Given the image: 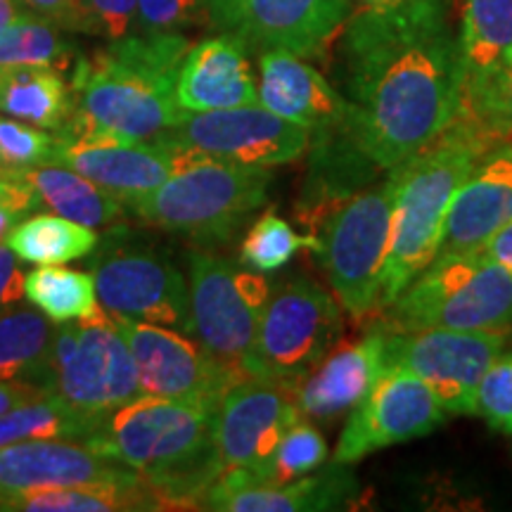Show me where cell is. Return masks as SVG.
Returning <instances> with one entry per match:
<instances>
[{
    "label": "cell",
    "mask_w": 512,
    "mask_h": 512,
    "mask_svg": "<svg viewBox=\"0 0 512 512\" xmlns=\"http://www.w3.org/2000/svg\"><path fill=\"white\" fill-rule=\"evenodd\" d=\"M380 313L394 332H505L512 328V273L486 249L439 254Z\"/></svg>",
    "instance_id": "cell-5"
},
{
    "label": "cell",
    "mask_w": 512,
    "mask_h": 512,
    "mask_svg": "<svg viewBox=\"0 0 512 512\" xmlns=\"http://www.w3.org/2000/svg\"><path fill=\"white\" fill-rule=\"evenodd\" d=\"M53 332L50 320L31 309L0 313V382H27L46 392Z\"/></svg>",
    "instance_id": "cell-29"
},
{
    "label": "cell",
    "mask_w": 512,
    "mask_h": 512,
    "mask_svg": "<svg viewBox=\"0 0 512 512\" xmlns=\"http://www.w3.org/2000/svg\"><path fill=\"white\" fill-rule=\"evenodd\" d=\"M486 254L494 256L498 264H503L512 273V223L486 245Z\"/></svg>",
    "instance_id": "cell-45"
},
{
    "label": "cell",
    "mask_w": 512,
    "mask_h": 512,
    "mask_svg": "<svg viewBox=\"0 0 512 512\" xmlns=\"http://www.w3.org/2000/svg\"><path fill=\"white\" fill-rule=\"evenodd\" d=\"M458 46L463 98L453 124L496 147L491 105L498 79L512 53V0H465Z\"/></svg>",
    "instance_id": "cell-19"
},
{
    "label": "cell",
    "mask_w": 512,
    "mask_h": 512,
    "mask_svg": "<svg viewBox=\"0 0 512 512\" xmlns=\"http://www.w3.org/2000/svg\"><path fill=\"white\" fill-rule=\"evenodd\" d=\"M24 297V273L17 266V254L0 242V313L17 309Z\"/></svg>",
    "instance_id": "cell-42"
},
{
    "label": "cell",
    "mask_w": 512,
    "mask_h": 512,
    "mask_svg": "<svg viewBox=\"0 0 512 512\" xmlns=\"http://www.w3.org/2000/svg\"><path fill=\"white\" fill-rule=\"evenodd\" d=\"M446 420L444 406L420 377L387 363L380 380L344 422L332 465L361 463L382 448L427 437Z\"/></svg>",
    "instance_id": "cell-14"
},
{
    "label": "cell",
    "mask_w": 512,
    "mask_h": 512,
    "mask_svg": "<svg viewBox=\"0 0 512 512\" xmlns=\"http://www.w3.org/2000/svg\"><path fill=\"white\" fill-rule=\"evenodd\" d=\"M271 181V169L264 166L207 157L128 204V211L140 223L164 233L197 242H226L247 216L264 207Z\"/></svg>",
    "instance_id": "cell-6"
},
{
    "label": "cell",
    "mask_w": 512,
    "mask_h": 512,
    "mask_svg": "<svg viewBox=\"0 0 512 512\" xmlns=\"http://www.w3.org/2000/svg\"><path fill=\"white\" fill-rule=\"evenodd\" d=\"M38 396H46L43 389L27 382H0V415L22 406V403L34 401Z\"/></svg>",
    "instance_id": "cell-44"
},
{
    "label": "cell",
    "mask_w": 512,
    "mask_h": 512,
    "mask_svg": "<svg viewBox=\"0 0 512 512\" xmlns=\"http://www.w3.org/2000/svg\"><path fill=\"white\" fill-rule=\"evenodd\" d=\"M76 60V48L46 19L29 15L0 27V67L43 64L62 72L74 67Z\"/></svg>",
    "instance_id": "cell-33"
},
{
    "label": "cell",
    "mask_w": 512,
    "mask_h": 512,
    "mask_svg": "<svg viewBox=\"0 0 512 512\" xmlns=\"http://www.w3.org/2000/svg\"><path fill=\"white\" fill-rule=\"evenodd\" d=\"M188 50L183 34H131L79 57L72 74L74 112L55 136L162 138L188 114L174 93Z\"/></svg>",
    "instance_id": "cell-2"
},
{
    "label": "cell",
    "mask_w": 512,
    "mask_h": 512,
    "mask_svg": "<svg viewBox=\"0 0 512 512\" xmlns=\"http://www.w3.org/2000/svg\"><path fill=\"white\" fill-rule=\"evenodd\" d=\"M342 479L306 475L294 482H268L247 470H226L211 486L202 510L219 512H302L330 510L342 501Z\"/></svg>",
    "instance_id": "cell-25"
},
{
    "label": "cell",
    "mask_w": 512,
    "mask_h": 512,
    "mask_svg": "<svg viewBox=\"0 0 512 512\" xmlns=\"http://www.w3.org/2000/svg\"><path fill=\"white\" fill-rule=\"evenodd\" d=\"M8 188H10V181H8V178H0V197H3L5 192H8Z\"/></svg>",
    "instance_id": "cell-47"
},
{
    "label": "cell",
    "mask_w": 512,
    "mask_h": 512,
    "mask_svg": "<svg viewBox=\"0 0 512 512\" xmlns=\"http://www.w3.org/2000/svg\"><path fill=\"white\" fill-rule=\"evenodd\" d=\"M354 3L363 10H387V8H399L403 3H411V0H354Z\"/></svg>",
    "instance_id": "cell-46"
},
{
    "label": "cell",
    "mask_w": 512,
    "mask_h": 512,
    "mask_svg": "<svg viewBox=\"0 0 512 512\" xmlns=\"http://www.w3.org/2000/svg\"><path fill=\"white\" fill-rule=\"evenodd\" d=\"M503 351L505 332L389 330L384 358L420 377L448 415H477L479 384Z\"/></svg>",
    "instance_id": "cell-12"
},
{
    "label": "cell",
    "mask_w": 512,
    "mask_h": 512,
    "mask_svg": "<svg viewBox=\"0 0 512 512\" xmlns=\"http://www.w3.org/2000/svg\"><path fill=\"white\" fill-rule=\"evenodd\" d=\"M347 133L377 169L418 155L460 114L463 67L446 0L351 12L342 29Z\"/></svg>",
    "instance_id": "cell-1"
},
{
    "label": "cell",
    "mask_w": 512,
    "mask_h": 512,
    "mask_svg": "<svg viewBox=\"0 0 512 512\" xmlns=\"http://www.w3.org/2000/svg\"><path fill=\"white\" fill-rule=\"evenodd\" d=\"M46 394L98 425L124 403L138 399L136 361L114 316L98 309L53 332Z\"/></svg>",
    "instance_id": "cell-7"
},
{
    "label": "cell",
    "mask_w": 512,
    "mask_h": 512,
    "mask_svg": "<svg viewBox=\"0 0 512 512\" xmlns=\"http://www.w3.org/2000/svg\"><path fill=\"white\" fill-rule=\"evenodd\" d=\"M5 242L17 254V259L55 266L86 259L98 247L100 235L95 233V228L64 219L60 214H31L12 228Z\"/></svg>",
    "instance_id": "cell-30"
},
{
    "label": "cell",
    "mask_w": 512,
    "mask_h": 512,
    "mask_svg": "<svg viewBox=\"0 0 512 512\" xmlns=\"http://www.w3.org/2000/svg\"><path fill=\"white\" fill-rule=\"evenodd\" d=\"M98 427V422L74 411L62 399L46 394L0 415V448L41 439L86 441Z\"/></svg>",
    "instance_id": "cell-31"
},
{
    "label": "cell",
    "mask_w": 512,
    "mask_h": 512,
    "mask_svg": "<svg viewBox=\"0 0 512 512\" xmlns=\"http://www.w3.org/2000/svg\"><path fill=\"white\" fill-rule=\"evenodd\" d=\"M91 273L107 313L188 332L190 290L185 275L164 249L133 238L126 223L102 235Z\"/></svg>",
    "instance_id": "cell-10"
},
{
    "label": "cell",
    "mask_w": 512,
    "mask_h": 512,
    "mask_svg": "<svg viewBox=\"0 0 512 512\" xmlns=\"http://www.w3.org/2000/svg\"><path fill=\"white\" fill-rule=\"evenodd\" d=\"M162 138L204 157L264 169L297 162L311 145L306 128L278 117L259 102L233 110L188 112Z\"/></svg>",
    "instance_id": "cell-16"
},
{
    "label": "cell",
    "mask_w": 512,
    "mask_h": 512,
    "mask_svg": "<svg viewBox=\"0 0 512 512\" xmlns=\"http://www.w3.org/2000/svg\"><path fill=\"white\" fill-rule=\"evenodd\" d=\"M114 320L136 361L140 394L200 403L219 411L223 396L247 380L242 370L214 358L181 330L121 316Z\"/></svg>",
    "instance_id": "cell-13"
},
{
    "label": "cell",
    "mask_w": 512,
    "mask_h": 512,
    "mask_svg": "<svg viewBox=\"0 0 512 512\" xmlns=\"http://www.w3.org/2000/svg\"><path fill=\"white\" fill-rule=\"evenodd\" d=\"M394 178L337 207L318 235V259L344 313L366 320L380 311L382 273L392 233Z\"/></svg>",
    "instance_id": "cell-9"
},
{
    "label": "cell",
    "mask_w": 512,
    "mask_h": 512,
    "mask_svg": "<svg viewBox=\"0 0 512 512\" xmlns=\"http://www.w3.org/2000/svg\"><path fill=\"white\" fill-rule=\"evenodd\" d=\"M209 24L247 48L320 55L344 29L354 0H207Z\"/></svg>",
    "instance_id": "cell-15"
},
{
    "label": "cell",
    "mask_w": 512,
    "mask_h": 512,
    "mask_svg": "<svg viewBox=\"0 0 512 512\" xmlns=\"http://www.w3.org/2000/svg\"><path fill=\"white\" fill-rule=\"evenodd\" d=\"M31 15L46 19L57 29L81 31V34H95L91 12L86 0H19Z\"/></svg>",
    "instance_id": "cell-40"
},
{
    "label": "cell",
    "mask_w": 512,
    "mask_h": 512,
    "mask_svg": "<svg viewBox=\"0 0 512 512\" xmlns=\"http://www.w3.org/2000/svg\"><path fill=\"white\" fill-rule=\"evenodd\" d=\"M202 159L207 157L166 138L121 140L95 136L57 138L55 164L86 176L128 207Z\"/></svg>",
    "instance_id": "cell-17"
},
{
    "label": "cell",
    "mask_w": 512,
    "mask_h": 512,
    "mask_svg": "<svg viewBox=\"0 0 512 512\" xmlns=\"http://www.w3.org/2000/svg\"><path fill=\"white\" fill-rule=\"evenodd\" d=\"M214 408L140 394L83 444L147 479L162 510L202 508L226 467L214 444Z\"/></svg>",
    "instance_id": "cell-3"
},
{
    "label": "cell",
    "mask_w": 512,
    "mask_h": 512,
    "mask_svg": "<svg viewBox=\"0 0 512 512\" xmlns=\"http://www.w3.org/2000/svg\"><path fill=\"white\" fill-rule=\"evenodd\" d=\"M491 128L496 140L512 138V53L505 62L501 79H498L494 105H491Z\"/></svg>",
    "instance_id": "cell-43"
},
{
    "label": "cell",
    "mask_w": 512,
    "mask_h": 512,
    "mask_svg": "<svg viewBox=\"0 0 512 512\" xmlns=\"http://www.w3.org/2000/svg\"><path fill=\"white\" fill-rule=\"evenodd\" d=\"M489 150L494 147L453 124L437 143L389 171L394 204L380 311L437 259L453 195Z\"/></svg>",
    "instance_id": "cell-4"
},
{
    "label": "cell",
    "mask_w": 512,
    "mask_h": 512,
    "mask_svg": "<svg viewBox=\"0 0 512 512\" xmlns=\"http://www.w3.org/2000/svg\"><path fill=\"white\" fill-rule=\"evenodd\" d=\"M24 294L53 323H69L100 309L93 275L72 268L41 266L24 278Z\"/></svg>",
    "instance_id": "cell-32"
},
{
    "label": "cell",
    "mask_w": 512,
    "mask_h": 512,
    "mask_svg": "<svg viewBox=\"0 0 512 512\" xmlns=\"http://www.w3.org/2000/svg\"><path fill=\"white\" fill-rule=\"evenodd\" d=\"M57 136L17 119L0 117V178H17L43 164H55Z\"/></svg>",
    "instance_id": "cell-36"
},
{
    "label": "cell",
    "mask_w": 512,
    "mask_h": 512,
    "mask_svg": "<svg viewBox=\"0 0 512 512\" xmlns=\"http://www.w3.org/2000/svg\"><path fill=\"white\" fill-rule=\"evenodd\" d=\"M24 183L36 192L43 207H50L55 214L83 223L88 228H114L124 226L128 207L112 192L88 181L62 164H43L24 171Z\"/></svg>",
    "instance_id": "cell-27"
},
{
    "label": "cell",
    "mask_w": 512,
    "mask_h": 512,
    "mask_svg": "<svg viewBox=\"0 0 512 512\" xmlns=\"http://www.w3.org/2000/svg\"><path fill=\"white\" fill-rule=\"evenodd\" d=\"M38 207H43V204L36 192L22 178H10L8 192L0 197V242L8 240L12 228L34 214Z\"/></svg>",
    "instance_id": "cell-41"
},
{
    "label": "cell",
    "mask_w": 512,
    "mask_h": 512,
    "mask_svg": "<svg viewBox=\"0 0 512 512\" xmlns=\"http://www.w3.org/2000/svg\"><path fill=\"white\" fill-rule=\"evenodd\" d=\"M304 418L290 384L247 377L223 396L214 420V444L226 470L264 475L287 430Z\"/></svg>",
    "instance_id": "cell-18"
},
{
    "label": "cell",
    "mask_w": 512,
    "mask_h": 512,
    "mask_svg": "<svg viewBox=\"0 0 512 512\" xmlns=\"http://www.w3.org/2000/svg\"><path fill=\"white\" fill-rule=\"evenodd\" d=\"M176 102L185 112L233 110L259 102V83L240 38L219 34L190 46L178 69Z\"/></svg>",
    "instance_id": "cell-24"
},
{
    "label": "cell",
    "mask_w": 512,
    "mask_h": 512,
    "mask_svg": "<svg viewBox=\"0 0 512 512\" xmlns=\"http://www.w3.org/2000/svg\"><path fill=\"white\" fill-rule=\"evenodd\" d=\"M140 472L76 439L22 441L0 448V489H48L131 482Z\"/></svg>",
    "instance_id": "cell-23"
},
{
    "label": "cell",
    "mask_w": 512,
    "mask_h": 512,
    "mask_svg": "<svg viewBox=\"0 0 512 512\" xmlns=\"http://www.w3.org/2000/svg\"><path fill=\"white\" fill-rule=\"evenodd\" d=\"M477 415L491 430L512 437V351L491 363L479 384Z\"/></svg>",
    "instance_id": "cell-37"
},
{
    "label": "cell",
    "mask_w": 512,
    "mask_h": 512,
    "mask_svg": "<svg viewBox=\"0 0 512 512\" xmlns=\"http://www.w3.org/2000/svg\"><path fill=\"white\" fill-rule=\"evenodd\" d=\"M209 24L207 0H138L140 34H181Z\"/></svg>",
    "instance_id": "cell-38"
},
{
    "label": "cell",
    "mask_w": 512,
    "mask_h": 512,
    "mask_svg": "<svg viewBox=\"0 0 512 512\" xmlns=\"http://www.w3.org/2000/svg\"><path fill=\"white\" fill-rule=\"evenodd\" d=\"M162 510L140 475L131 482H102L48 489H0V512H121Z\"/></svg>",
    "instance_id": "cell-26"
},
{
    "label": "cell",
    "mask_w": 512,
    "mask_h": 512,
    "mask_svg": "<svg viewBox=\"0 0 512 512\" xmlns=\"http://www.w3.org/2000/svg\"><path fill=\"white\" fill-rule=\"evenodd\" d=\"M74 112L72 83L43 64L0 67V114L24 124L60 131Z\"/></svg>",
    "instance_id": "cell-28"
},
{
    "label": "cell",
    "mask_w": 512,
    "mask_h": 512,
    "mask_svg": "<svg viewBox=\"0 0 512 512\" xmlns=\"http://www.w3.org/2000/svg\"><path fill=\"white\" fill-rule=\"evenodd\" d=\"M86 8L95 24V36L117 41L138 31V0H86Z\"/></svg>",
    "instance_id": "cell-39"
},
{
    "label": "cell",
    "mask_w": 512,
    "mask_h": 512,
    "mask_svg": "<svg viewBox=\"0 0 512 512\" xmlns=\"http://www.w3.org/2000/svg\"><path fill=\"white\" fill-rule=\"evenodd\" d=\"M188 290V335L214 358L242 370L273 285L264 273L245 264L192 249L188 254Z\"/></svg>",
    "instance_id": "cell-11"
},
{
    "label": "cell",
    "mask_w": 512,
    "mask_h": 512,
    "mask_svg": "<svg viewBox=\"0 0 512 512\" xmlns=\"http://www.w3.org/2000/svg\"><path fill=\"white\" fill-rule=\"evenodd\" d=\"M387 335L384 325H375L363 337L337 342L311 373L292 382L304 418L328 422L354 411L387 366Z\"/></svg>",
    "instance_id": "cell-20"
},
{
    "label": "cell",
    "mask_w": 512,
    "mask_h": 512,
    "mask_svg": "<svg viewBox=\"0 0 512 512\" xmlns=\"http://www.w3.org/2000/svg\"><path fill=\"white\" fill-rule=\"evenodd\" d=\"M342 306L316 280L297 275L273 287L242 370L247 377L292 384L342 339Z\"/></svg>",
    "instance_id": "cell-8"
},
{
    "label": "cell",
    "mask_w": 512,
    "mask_h": 512,
    "mask_svg": "<svg viewBox=\"0 0 512 512\" xmlns=\"http://www.w3.org/2000/svg\"><path fill=\"white\" fill-rule=\"evenodd\" d=\"M325 460H328V441L309 420L299 418L275 448L271 463L266 465L259 479L294 482L316 472Z\"/></svg>",
    "instance_id": "cell-35"
},
{
    "label": "cell",
    "mask_w": 512,
    "mask_h": 512,
    "mask_svg": "<svg viewBox=\"0 0 512 512\" xmlns=\"http://www.w3.org/2000/svg\"><path fill=\"white\" fill-rule=\"evenodd\" d=\"M259 105L306 128L311 138L349 128V100L304 57L283 50L259 57Z\"/></svg>",
    "instance_id": "cell-21"
},
{
    "label": "cell",
    "mask_w": 512,
    "mask_h": 512,
    "mask_svg": "<svg viewBox=\"0 0 512 512\" xmlns=\"http://www.w3.org/2000/svg\"><path fill=\"white\" fill-rule=\"evenodd\" d=\"M302 249L318 252L316 235L297 233L278 211L268 209L252 228L247 230L240 245V264L259 273H275L292 261Z\"/></svg>",
    "instance_id": "cell-34"
},
{
    "label": "cell",
    "mask_w": 512,
    "mask_h": 512,
    "mask_svg": "<svg viewBox=\"0 0 512 512\" xmlns=\"http://www.w3.org/2000/svg\"><path fill=\"white\" fill-rule=\"evenodd\" d=\"M512 223V143L496 145L460 183L439 254L479 252ZM437 254V256H439Z\"/></svg>",
    "instance_id": "cell-22"
}]
</instances>
